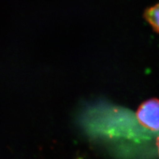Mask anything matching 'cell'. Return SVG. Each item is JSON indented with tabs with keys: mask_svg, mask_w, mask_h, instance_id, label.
Instances as JSON below:
<instances>
[{
	"mask_svg": "<svg viewBox=\"0 0 159 159\" xmlns=\"http://www.w3.org/2000/svg\"><path fill=\"white\" fill-rule=\"evenodd\" d=\"M139 123L148 130L159 131V99H151L143 103L136 113Z\"/></svg>",
	"mask_w": 159,
	"mask_h": 159,
	"instance_id": "cell-1",
	"label": "cell"
},
{
	"mask_svg": "<svg viewBox=\"0 0 159 159\" xmlns=\"http://www.w3.org/2000/svg\"><path fill=\"white\" fill-rule=\"evenodd\" d=\"M143 16L153 31L159 33V2L155 6L147 8Z\"/></svg>",
	"mask_w": 159,
	"mask_h": 159,
	"instance_id": "cell-2",
	"label": "cell"
},
{
	"mask_svg": "<svg viewBox=\"0 0 159 159\" xmlns=\"http://www.w3.org/2000/svg\"><path fill=\"white\" fill-rule=\"evenodd\" d=\"M157 147H158V153H159V137L157 139Z\"/></svg>",
	"mask_w": 159,
	"mask_h": 159,
	"instance_id": "cell-3",
	"label": "cell"
}]
</instances>
